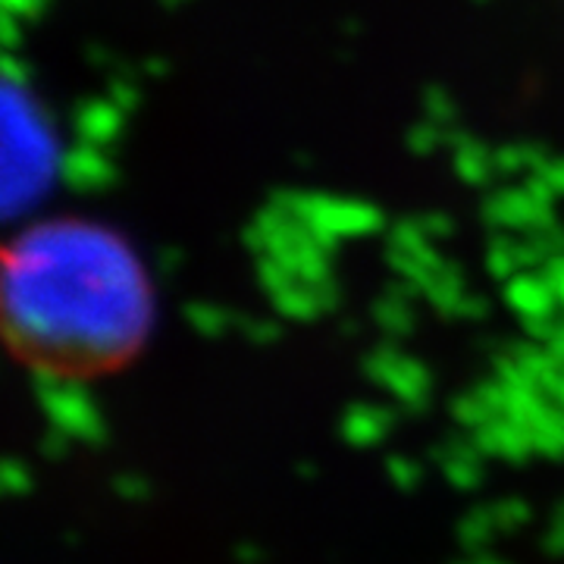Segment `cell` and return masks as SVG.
Returning <instances> with one entry per match:
<instances>
[{
	"instance_id": "obj_1",
	"label": "cell",
	"mask_w": 564,
	"mask_h": 564,
	"mask_svg": "<svg viewBox=\"0 0 564 564\" xmlns=\"http://www.w3.org/2000/svg\"><path fill=\"white\" fill-rule=\"evenodd\" d=\"M154 289L139 254L101 223H35L3 248V336L32 373L98 380L139 358Z\"/></svg>"
},
{
	"instance_id": "obj_2",
	"label": "cell",
	"mask_w": 564,
	"mask_h": 564,
	"mask_svg": "<svg viewBox=\"0 0 564 564\" xmlns=\"http://www.w3.org/2000/svg\"><path fill=\"white\" fill-rule=\"evenodd\" d=\"M54 173L51 132L41 120L32 98H20L13 85L7 88V214H17L47 188Z\"/></svg>"
}]
</instances>
